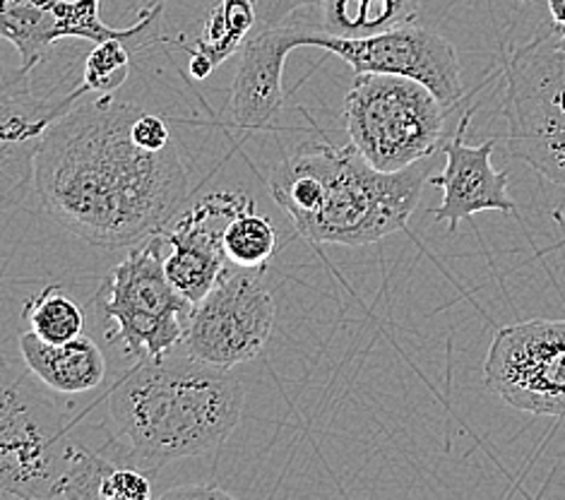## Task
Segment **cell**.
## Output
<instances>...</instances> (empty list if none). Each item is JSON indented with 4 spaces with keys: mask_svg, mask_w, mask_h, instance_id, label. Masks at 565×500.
<instances>
[{
    "mask_svg": "<svg viewBox=\"0 0 565 500\" xmlns=\"http://www.w3.org/2000/svg\"><path fill=\"white\" fill-rule=\"evenodd\" d=\"M87 92L79 85L63 97H39L32 71L0 65V208L24 200L34 185V155L44 132Z\"/></svg>",
    "mask_w": 565,
    "mask_h": 500,
    "instance_id": "obj_12",
    "label": "cell"
},
{
    "mask_svg": "<svg viewBox=\"0 0 565 500\" xmlns=\"http://www.w3.org/2000/svg\"><path fill=\"white\" fill-rule=\"evenodd\" d=\"M99 6L102 0H0V39L15 46L24 71H34L61 39H89L99 44L106 39L130 42L147 36L159 24L167 0H157L126 30L106 24Z\"/></svg>",
    "mask_w": 565,
    "mask_h": 500,
    "instance_id": "obj_11",
    "label": "cell"
},
{
    "mask_svg": "<svg viewBox=\"0 0 565 500\" xmlns=\"http://www.w3.org/2000/svg\"><path fill=\"white\" fill-rule=\"evenodd\" d=\"M246 193H210L191 210L179 212L161 232L164 236V273L188 304H198L226 273L222 234L226 222L246 208Z\"/></svg>",
    "mask_w": 565,
    "mask_h": 500,
    "instance_id": "obj_13",
    "label": "cell"
},
{
    "mask_svg": "<svg viewBox=\"0 0 565 500\" xmlns=\"http://www.w3.org/2000/svg\"><path fill=\"white\" fill-rule=\"evenodd\" d=\"M551 22L565 26V0H546Z\"/></svg>",
    "mask_w": 565,
    "mask_h": 500,
    "instance_id": "obj_25",
    "label": "cell"
},
{
    "mask_svg": "<svg viewBox=\"0 0 565 500\" xmlns=\"http://www.w3.org/2000/svg\"><path fill=\"white\" fill-rule=\"evenodd\" d=\"M434 159L426 157L399 171H381L352 142L340 147L311 140L279 161L267 188L301 238L369 246L405 232L430 181Z\"/></svg>",
    "mask_w": 565,
    "mask_h": 500,
    "instance_id": "obj_3",
    "label": "cell"
},
{
    "mask_svg": "<svg viewBox=\"0 0 565 500\" xmlns=\"http://www.w3.org/2000/svg\"><path fill=\"white\" fill-rule=\"evenodd\" d=\"M228 493L222 489H212V486H205V489H195V486H183V489H171L161 498H226Z\"/></svg>",
    "mask_w": 565,
    "mask_h": 500,
    "instance_id": "obj_24",
    "label": "cell"
},
{
    "mask_svg": "<svg viewBox=\"0 0 565 500\" xmlns=\"http://www.w3.org/2000/svg\"><path fill=\"white\" fill-rule=\"evenodd\" d=\"M24 366L51 390L63 395H83L97 390L106 377V359L97 342L77 334L68 342H44L32 330L18 337Z\"/></svg>",
    "mask_w": 565,
    "mask_h": 500,
    "instance_id": "obj_16",
    "label": "cell"
},
{
    "mask_svg": "<svg viewBox=\"0 0 565 500\" xmlns=\"http://www.w3.org/2000/svg\"><path fill=\"white\" fill-rule=\"evenodd\" d=\"M294 20L338 39H366L416 22L422 0H316Z\"/></svg>",
    "mask_w": 565,
    "mask_h": 500,
    "instance_id": "obj_17",
    "label": "cell"
},
{
    "mask_svg": "<svg viewBox=\"0 0 565 500\" xmlns=\"http://www.w3.org/2000/svg\"><path fill=\"white\" fill-rule=\"evenodd\" d=\"M448 106L409 77L359 73L344 97L349 142L371 167L407 169L446 150Z\"/></svg>",
    "mask_w": 565,
    "mask_h": 500,
    "instance_id": "obj_4",
    "label": "cell"
},
{
    "mask_svg": "<svg viewBox=\"0 0 565 500\" xmlns=\"http://www.w3.org/2000/svg\"><path fill=\"white\" fill-rule=\"evenodd\" d=\"M558 30H561V34L565 36V26H563V24H558Z\"/></svg>",
    "mask_w": 565,
    "mask_h": 500,
    "instance_id": "obj_26",
    "label": "cell"
},
{
    "mask_svg": "<svg viewBox=\"0 0 565 500\" xmlns=\"http://www.w3.org/2000/svg\"><path fill=\"white\" fill-rule=\"evenodd\" d=\"M130 75V53L126 39H106L89 51L83 71V85L97 97H114Z\"/></svg>",
    "mask_w": 565,
    "mask_h": 500,
    "instance_id": "obj_20",
    "label": "cell"
},
{
    "mask_svg": "<svg viewBox=\"0 0 565 500\" xmlns=\"http://www.w3.org/2000/svg\"><path fill=\"white\" fill-rule=\"evenodd\" d=\"M301 24L287 20L277 26L255 30L241 46V61L232 92L224 106V120L236 130H267L285 109V65L299 49Z\"/></svg>",
    "mask_w": 565,
    "mask_h": 500,
    "instance_id": "obj_14",
    "label": "cell"
},
{
    "mask_svg": "<svg viewBox=\"0 0 565 500\" xmlns=\"http://www.w3.org/2000/svg\"><path fill=\"white\" fill-rule=\"evenodd\" d=\"M311 3H316V0H255V12H258V26L255 30L287 22L296 10Z\"/></svg>",
    "mask_w": 565,
    "mask_h": 500,
    "instance_id": "obj_23",
    "label": "cell"
},
{
    "mask_svg": "<svg viewBox=\"0 0 565 500\" xmlns=\"http://www.w3.org/2000/svg\"><path fill=\"white\" fill-rule=\"evenodd\" d=\"M246 387L232 369L198 359H140L109 392L116 455L159 475L171 462L210 455L244 416Z\"/></svg>",
    "mask_w": 565,
    "mask_h": 500,
    "instance_id": "obj_2",
    "label": "cell"
},
{
    "mask_svg": "<svg viewBox=\"0 0 565 500\" xmlns=\"http://www.w3.org/2000/svg\"><path fill=\"white\" fill-rule=\"evenodd\" d=\"M224 273L212 291L191 306L185 318L183 354L210 366L234 369L258 359L275 330L277 308L263 269Z\"/></svg>",
    "mask_w": 565,
    "mask_h": 500,
    "instance_id": "obj_8",
    "label": "cell"
},
{
    "mask_svg": "<svg viewBox=\"0 0 565 500\" xmlns=\"http://www.w3.org/2000/svg\"><path fill=\"white\" fill-rule=\"evenodd\" d=\"M24 320L36 337L53 344L73 340L85 328L83 308L53 284L24 306Z\"/></svg>",
    "mask_w": 565,
    "mask_h": 500,
    "instance_id": "obj_19",
    "label": "cell"
},
{
    "mask_svg": "<svg viewBox=\"0 0 565 500\" xmlns=\"http://www.w3.org/2000/svg\"><path fill=\"white\" fill-rule=\"evenodd\" d=\"M104 313L111 320L109 340L126 354L164 359L181 347L191 304L171 287L164 273V236L154 234L120 260L102 289Z\"/></svg>",
    "mask_w": 565,
    "mask_h": 500,
    "instance_id": "obj_7",
    "label": "cell"
},
{
    "mask_svg": "<svg viewBox=\"0 0 565 500\" xmlns=\"http://www.w3.org/2000/svg\"><path fill=\"white\" fill-rule=\"evenodd\" d=\"M152 479L150 471L120 462L104 477L99 500H147L152 498Z\"/></svg>",
    "mask_w": 565,
    "mask_h": 500,
    "instance_id": "obj_21",
    "label": "cell"
},
{
    "mask_svg": "<svg viewBox=\"0 0 565 500\" xmlns=\"http://www.w3.org/2000/svg\"><path fill=\"white\" fill-rule=\"evenodd\" d=\"M226 263L244 269H265L279 248L277 226L255 210V202L241 208L226 222L222 234Z\"/></svg>",
    "mask_w": 565,
    "mask_h": 500,
    "instance_id": "obj_18",
    "label": "cell"
},
{
    "mask_svg": "<svg viewBox=\"0 0 565 500\" xmlns=\"http://www.w3.org/2000/svg\"><path fill=\"white\" fill-rule=\"evenodd\" d=\"M483 377L508 407L565 418V318H536L498 330Z\"/></svg>",
    "mask_w": 565,
    "mask_h": 500,
    "instance_id": "obj_9",
    "label": "cell"
},
{
    "mask_svg": "<svg viewBox=\"0 0 565 500\" xmlns=\"http://www.w3.org/2000/svg\"><path fill=\"white\" fill-rule=\"evenodd\" d=\"M469 116L472 111L462 116L455 138L446 145V169L428 181L443 191L440 205L434 210V222H448L450 232L479 212H515V202L508 195V173L493 169L491 161L498 140L467 145L462 138Z\"/></svg>",
    "mask_w": 565,
    "mask_h": 500,
    "instance_id": "obj_15",
    "label": "cell"
},
{
    "mask_svg": "<svg viewBox=\"0 0 565 500\" xmlns=\"http://www.w3.org/2000/svg\"><path fill=\"white\" fill-rule=\"evenodd\" d=\"M132 104L79 99L44 132L34 191L49 217L102 251H124L161 234L191 198L177 145L152 152L132 140Z\"/></svg>",
    "mask_w": 565,
    "mask_h": 500,
    "instance_id": "obj_1",
    "label": "cell"
},
{
    "mask_svg": "<svg viewBox=\"0 0 565 500\" xmlns=\"http://www.w3.org/2000/svg\"><path fill=\"white\" fill-rule=\"evenodd\" d=\"M508 150L565 185V36L544 24L505 58Z\"/></svg>",
    "mask_w": 565,
    "mask_h": 500,
    "instance_id": "obj_5",
    "label": "cell"
},
{
    "mask_svg": "<svg viewBox=\"0 0 565 500\" xmlns=\"http://www.w3.org/2000/svg\"><path fill=\"white\" fill-rule=\"evenodd\" d=\"M75 445L56 404L0 359V498L58 500Z\"/></svg>",
    "mask_w": 565,
    "mask_h": 500,
    "instance_id": "obj_6",
    "label": "cell"
},
{
    "mask_svg": "<svg viewBox=\"0 0 565 500\" xmlns=\"http://www.w3.org/2000/svg\"><path fill=\"white\" fill-rule=\"evenodd\" d=\"M299 24V46H318L334 53L347 65H352L354 75L383 73L416 79L434 92L448 109L465 99L460 58L455 46L436 30L409 22L366 39H338L320 34L303 22Z\"/></svg>",
    "mask_w": 565,
    "mask_h": 500,
    "instance_id": "obj_10",
    "label": "cell"
},
{
    "mask_svg": "<svg viewBox=\"0 0 565 500\" xmlns=\"http://www.w3.org/2000/svg\"><path fill=\"white\" fill-rule=\"evenodd\" d=\"M132 140H136L142 150H152V152L164 150V147L173 142L167 120L147 111H140L136 120H132Z\"/></svg>",
    "mask_w": 565,
    "mask_h": 500,
    "instance_id": "obj_22",
    "label": "cell"
}]
</instances>
